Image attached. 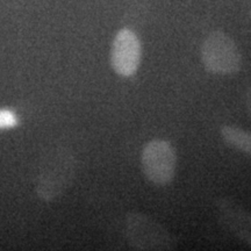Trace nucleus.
<instances>
[{"instance_id":"obj_8","label":"nucleus","mask_w":251,"mask_h":251,"mask_svg":"<svg viewBox=\"0 0 251 251\" xmlns=\"http://www.w3.org/2000/svg\"><path fill=\"white\" fill-rule=\"evenodd\" d=\"M18 120L13 112L7 109H0V129H7L17 126Z\"/></svg>"},{"instance_id":"obj_2","label":"nucleus","mask_w":251,"mask_h":251,"mask_svg":"<svg viewBox=\"0 0 251 251\" xmlns=\"http://www.w3.org/2000/svg\"><path fill=\"white\" fill-rule=\"evenodd\" d=\"M126 237L131 248L139 250H172L178 241L168 229L140 212L126 215Z\"/></svg>"},{"instance_id":"obj_3","label":"nucleus","mask_w":251,"mask_h":251,"mask_svg":"<svg viewBox=\"0 0 251 251\" xmlns=\"http://www.w3.org/2000/svg\"><path fill=\"white\" fill-rule=\"evenodd\" d=\"M201 62L209 74L231 76L242 68V55L236 42L228 34L216 30L202 42Z\"/></svg>"},{"instance_id":"obj_7","label":"nucleus","mask_w":251,"mask_h":251,"mask_svg":"<svg viewBox=\"0 0 251 251\" xmlns=\"http://www.w3.org/2000/svg\"><path fill=\"white\" fill-rule=\"evenodd\" d=\"M220 135L228 147L251 156V131L236 126L226 125L220 129Z\"/></svg>"},{"instance_id":"obj_1","label":"nucleus","mask_w":251,"mask_h":251,"mask_svg":"<svg viewBox=\"0 0 251 251\" xmlns=\"http://www.w3.org/2000/svg\"><path fill=\"white\" fill-rule=\"evenodd\" d=\"M77 171L74 152L59 148L49 153L41 166L36 180V194L41 200L51 202L57 200L70 187Z\"/></svg>"},{"instance_id":"obj_9","label":"nucleus","mask_w":251,"mask_h":251,"mask_svg":"<svg viewBox=\"0 0 251 251\" xmlns=\"http://www.w3.org/2000/svg\"><path fill=\"white\" fill-rule=\"evenodd\" d=\"M246 106H247L248 112L251 114V87L247 91L246 93Z\"/></svg>"},{"instance_id":"obj_6","label":"nucleus","mask_w":251,"mask_h":251,"mask_svg":"<svg viewBox=\"0 0 251 251\" xmlns=\"http://www.w3.org/2000/svg\"><path fill=\"white\" fill-rule=\"evenodd\" d=\"M222 225L241 242L251 247V212L229 198H221L215 202Z\"/></svg>"},{"instance_id":"obj_5","label":"nucleus","mask_w":251,"mask_h":251,"mask_svg":"<svg viewBox=\"0 0 251 251\" xmlns=\"http://www.w3.org/2000/svg\"><path fill=\"white\" fill-rule=\"evenodd\" d=\"M142 46L136 34L129 28H122L117 33L112 43V69L122 77H131L139 70Z\"/></svg>"},{"instance_id":"obj_4","label":"nucleus","mask_w":251,"mask_h":251,"mask_svg":"<svg viewBox=\"0 0 251 251\" xmlns=\"http://www.w3.org/2000/svg\"><path fill=\"white\" fill-rule=\"evenodd\" d=\"M141 168L147 180L156 186L171 184L177 169V152L170 142L152 140L141 153Z\"/></svg>"},{"instance_id":"obj_10","label":"nucleus","mask_w":251,"mask_h":251,"mask_svg":"<svg viewBox=\"0 0 251 251\" xmlns=\"http://www.w3.org/2000/svg\"><path fill=\"white\" fill-rule=\"evenodd\" d=\"M250 17H251V11H250Z\"/></svg>"}]
</instances>
